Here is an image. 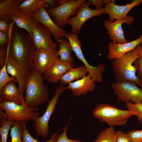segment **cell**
Returning a JSON list of instances; mask_svg holds the SVG:
<instances>
[{
	"label": "cell",
	"instance_id": "cell-1",
	"mask_svg": "<svg viewBox=\"0 0 142 142\" xmlns=\"http://www.w3.org/2000/svg\"><path fill=\"white\" fill-rule=\"evenodd\" d=\"M9 33V40L7 54L14 59L28 74L33 68L36 47L33 38L24 29L16 25L10 26Z\"/></svg>",
	"mask_w": 142,
	"mask_h": 142
},
{
	"label": "cell",
	"instance_id": "cell-2",
	"mask_svg": "<svg viewBox=\"0 0 142 142\" xmlns=\"http://www.w3.org/2000/svg\"><path fill=\"white\" fill-rule=\"evenodd\" d=\"M49 87L43 74L34 69L28 74L25 87V103L30 108L38 107L48 102Z\"/></svg>",
	"mask_w": 142,
	"mask_h": 142
},
{
	"label": "cell",
	"instance_id": "cell-3",
	"mask_svg": "<svg viewBox=\"0 0 142 142\" xmlns=\"http://www.w3.org/2000/svg\"><path fill=\"white\" fill-rule=\"evenodd\" d=\"M141 54L142 43L132 50L113 60L111 70L116 82L130 81L140 86L141 80L136 75V72L133 64Z\"/></svg>",
	"mask_w": 142,
	"mask_h": 142
},
{
	"label": "cell",
	"instance_id": "cell-4",
	"mask_svg": "<svg viewBox=\"0 0 142 142\" xmlns=\"http://www.w3.org/2000/svg\"><path fill=\"white\" fill-rule=\"evenodd\" d=\"M94 116L110 127L124 125L134 115L130 110L118 109L111 104L101 103L97 105L93 111Z\"/></svg>",
	"mask_w": 142,
	"mask_h": 142
},
{
	"label": "cell",
	"instance_id": "cell-5",
	"mask_svg": "<svg viewBox=\"0 0 142 142\" xmlns=\"http://www.w3.org/2000/svg\"><path fill=\"white\" fill-rule=\"evenodd\" d=\"M0 106L5 111L8 120H13L27 124L39 116L38 107L30 108L25 104H18L0 98Z\"/></svg>",
	"mask_w": 142,
	"mask_h": 142
},
{
	"label": "cell",
	"instance_id": "cell-6",
	"mask_svg": "<svg viewBox=\"0 0 142 142\" xmlns=\"http://www.w3.org/2000/svg\"><path fill=\"white\" fill-rule=\"evenodd\" d=\"M66 89V87L60 85L56 88L54 96L48 102L46 111L40 117H38L34 121L32 127L39 136L45 139L49 133V122L52 114L54 113L60 95Z\"/></svg>",
	"mask_w": 142,
	"mask_h": 142
},
{
	"label": "cell",
	"instance_id": "cell-7",
	"mask_svg": "<svg viewBox=\"0 0 142 142\" xmlns=\"http://www.w3.org/2000/svg\"><path fill=\"white\" fill-rule=\"evenodd\" d=\"M111 86L119 102L142 103V89L134 82L123 81L111 83Z\"/></svg>",
	"mask_w": 142,
	"mask_h": 142
},
{
	"label": "cell",
	"instance_id": "cell-8",
	"mask_svg": "<svg viewBox=\"0 0 142 142\" xmlns=\"http://www.w3.org/2000/svg\"><path fill=\"white\" fill-rule=\"evenodd\" d=\"M86 0H67L64 4L52 9H46L50 17L59 27L63 28L67 24L70 17L76 14Z\"/></svg>",
	"mask_w": 142,
	"mask_h": 142
},
{
	"label": "cell",
	"instance_id": "cell-9",
	"mask_svg": "<svg viewBox=\"0 0 142 142\" xmlns=\"http://www.w3.org/2000/svg\"><path fill=\"white\" fill-rule=\"evenodd\" d=\"M90 4L89 1L83 3L78 9L75 16L68 19L67 24L71 26L72 33L78 35L82 25L87 21L105 13L104 8L93 9L89 7Z\"/></svg>",
	"mask_w": 142,
	"mask_h": 142
},
{
	"label": "cell",
	"instance_id": "cell-10",
	"mask_svg": "<svg viewBox=\"0 0 142 142\" xmlns=\"http://www.w3.org/2000/svg\"><path fill=\"white\" fill-rule=\"evenodd\" d=\"M31 28L36 48L51 50L56 49L57 44L52 40L51 33L45 26L33 20Z\"/></svg>",
	"mask_w": 142,
	"mask_h": 142
},
{
	"label": "cell",
	"instance_id": "cell-11",
	"mask_svg": "<svg viewBox=\"0 0 142 142\" xmlns=\"http://www.w3.org/2000/svg\"><path fill=\"white\" fill-rule=\"evenodd\" d=\"M60 59L56 49L47 50L42 48H36L33 69L43 74Z\"/></svg>",
	"mask_w": 142,
	"mask_h": 142
},
{
	"label": "cell",
	"instance_id": "cell-12",
	"mask_svg": "<svg viewBox=\"0 0 142 142\" xmlns=\"http://www.w3.org/2000/svg\"><path fill=\"white\" fill-rule=\"evenodd\" d=\"M134 17L128 15L125 18L116 20L111 22L108 20L105 21L103 23L104 27L108 31L110 39L113 41L116 42L119 44H122L128 42L125 39L122 26L124 23L130 25L134 21Z\"/></svg>",
	"mask_w": 142,
	"mask_h": 142
},
{
	"label": "cell",
	"instance_id": "cell-13",
	"mask_svg": "<svg viewBox=\"0 0 142 142\" xmlns=\"http://www.w3.org/2000/svg\"><path fill=\"white\" fill-rule=\"evenodd\" d=\"M30 17L37 22L47 27L51 32L57 43H58L61 37H65L67 34L63 28L59 27L52 20L45 8L38 9Z\"/></svg>",
	"mask_w": 142,
	"mask_h": 142
},
{
	"label": "cell",
	"instance_id": "cell-14",
	"mask_svg": "<svg viewBox=\"0 0 142 142\" xmlns=\"http://www.w3.org/2000/svg\"><path fill=\"white\" fill-rule=\"evenodd\" d=\"M112 1L105 4L104 8L105 13L109 15L108 20L111 22L115 19L119 20L125 18L131 9L142 3V0H133L131 1L130 3L121 6L115 4L114 2L115 1Z\"/></svg>",
	"mask_w": 142,
	"mask_h": 142
},
{
	"label": "cell",
	"instance_id": "cell-15",
	"mask_svg": "<svg viewBox=\"0 0 142 142\" xmlns=\"http://www.w3.org/2000/svg\"><path fill=\"white\" fill-rule=\"evenodd\" d=\"M141 43L142 34L138 38L124 44H119L116 42L113 41L110 42L108 44L109 51L107 57L109 60H113L133 50Z\"/></svg>",
	"mask_w": 142,
	"mask_h": 142
},
{
	"label": "cell",
	"instance_id": "cell-16",
	"mask_svg": "<svg viewBox=\"0 0 142 142\" xmlns=\"http://www.w3.org/2000/svg\"><path fill=\"white\" fill-rule=\"evenodd\" d=\"M73 67L74 62H65L60 59L43 73V76L44 79L49 83H56L59 81L63 74Z\"/></svg>",
	"mask_w": 142,
	"mask_h": 142
},
{
	"label": "cell",
	"instance_id": "cell-17",
	"mask_svg": "<svg viewBox=\"0 0 142 142\" xmlns=\"http://www.w3.org/2000/svg\"><path fill=\"white\" fill-rule=\"evenodd\" d=\"M95 82L89 74L75 82H70L66 87L70 89L73 95L79 96L82 94L86 95L89 92H94Z\"/></svg>",
	"mask_w": 142,
	"mask_h": 142
},
{
	"label": "cell",
	"instance_id": "cell-18",
	"mask_svg": "<svg viewBox=\"0 0 142 142\" xmlns=\"http://www.w3.org/2000/svg\"><path fill=\"white\" fill-rule=\"evenodd\" d=\"M7 70L11 77L16 78L18 84L20 93L23 95L25 92L26 82L28 74L21 69L16 61L7 54Z\"/></svg>",
	"mask_w": 142,
	"mask_h": 142
},
{
	"label": "cell",
	"instance_id": "cell-19",
	"mask_svg": "<svg viewBox=\"0 0 142 142\" xmlns=\"http://www.w3.org/2000/svg\"><path fill=\"white\" fill-rule=\"evenodd\" d=\"M5 19L14 22L18 27L26 30L33 38L31 26L33 19L30 17L25 15L16 8L10 12Z\"/></svg>",
	"mask_w": 142,
	"mask_h": 142
},
{
	"label": "cell",
	"instance_id": "cell-20",
	"mask_svg": "<svg viewBox=\"0 0 142 142\" xmlns=\"http://www.w3.org/2000/svg\"><path fill=\"white\" fill-rule=\"evenodd\" d=\"M0 98L18 104H25L23 95L13 82L7 83L0 90Z\"/></svg>",
	"mask_w": 142,
	"mask_h": 142
},
{
	"label": "cell",
	"instance_id": "cell-21",
	"mask_svg": "<svg viewBox=\"0 0 142 142\" xmlns=\"http://www.w3.org/2000/svg\"><path fill=\"white\" fill-rule=\"evenodd\" d=\"M47 7L48 6L46 0H24L17 9L30 17L38 9Z\"/></svg>",
	"mask_w": 142,
	"mask_h": 142
},
{
	"label": "cell",
	"instance_id": "cell-22",
	"mask_svg": "<svg viewBox=\"0 0 142 142\" xmlns=\"http://www.w3.org/2000/svg\"><path fill=\"white\" fill-rule=\"evenodd\" d=\"M88 73L87 69L84 65L76 68H72L61 77L59 81L60 85L63 86L74 80L79 79L87 75Z\"/></svg>",
	"mask_w": 142,
	"mask_h": 142
},
{
	"label": "cell",
	"instance_id": "cell-23",
	"mask_svg": "<svg viewBox=\"0 0 142 142\" xmlns=\"http://www.w3.org/2000/svg\"><path fill=\"white\" fill-rule=\"evenodd\" d=\"M57 45L59 48L58 54L60 59L66 62H74V59L72 55V49L69 41L64 37H61Z\"/></svg>",
	"mask_w": 142,
	"mask_h": 142
},
{
	"label": "cell",
	"instance_id": "cell-24",
	"mask_svg": "<svg viewBox=\"0 0 142 142\" xmlns=\"http://www.w3.org/2000/svg\"><path fill=\"white\" fill-rule=\"evenodd\" d=\"M117 132L113 127L107 128L101 131L93 142H115Z\"/></svg>",
	"mask_w": 142,
	"mask_h": 142
},
{
	"label": "cell",
	"instance_id": "cell-25",
	"mask_svg": "<svg viewBox=\"0 0 142 142\" xmlns=\"http://www.w3.org/2000/svg\"><path fill=\"white\" fill-rule=\"evenodd\" d=\"M24 0H6L0 2V17L5 18L12 10L16 8Z\"/></svg>",
	"mask_w": 142,
	"mask_h": 142
},
{
	"label": "cell",
	"instance_id": "cell-26",
	"mask_svg": "<svg viewBox=\"0 0 142 142\" xmlns=\"http://www.w3.org/2000/svg\"><path fill=\"white\" fill-rule=\"evenodd\" d=\"M25 124H27L15 121V124L11 128L10 134L11 142H23L21 136Z\"/></svg>",
	"mask_w": 142,
	"mask_h": 142
},
{
	"label": "cell",
	"instance_id": "cell-27",
	"mask_svg": "<svg viewBox=\"0 0 142 142\" xmlns=\"http://www.w3.org/2000/svg\"><path fill=\"white\" fill-rule=\"evenodd\" d=\"M27 124L24 125L23 129L22 134V138L23 142H40L34 138L30 134L27 127ZM58 131L52 134L48 140L44 142H56L60 134H58Z\"/></svg>",
	"mask_w": 142,
	"mask_h": 142
},
{
	"label": "cell",
	"instance_id": "cell-28",
	"mask_svg": "<svg viewBox=\"0 0 142 142\" xmlns=\"http://www.w3.org/2000/svg\"><path fill=\"white\" fill-rule=\"evenodd\" d=\"M15 123V121L13 120H8L3 123L0 127V142H7L9 130Z\"/></svg>",
	"mask_w": 142,
	"mask_h": 142
},
{
	"label": "cell",
	"instance_id": "cell-29",
	"mask_svg": "<svg viewBox=\"0 0 142 142\" xmlns=\"http://www.w3.org/2000/svg\"><path fill=\"white\" fill-rule=\"evenodd\" d=\"M125 106L128 110L137 116L138 120L142 124V103H133L126 102Z\"/></svg>",
	"mask_w": 142,
	"mask_h": 142
},
{
	"label": "cell",
	"instance_id": "cell-30",
	"mask_svg": "<svg viewBox=\"0 0 142 142\" xmlns=\"http://www.w3.org/2000/svg\"><path fill=\"white\" fill-rule=\"evenodd\" d=\"M7 70V62L0 70V90L6 84L11 82H17L15 78L10 77Z\"/></svg>",
	"mask_w": 142,
	"mask_h": 142
},
{
	"label": "cell",
	"instance_id": "cell-31",
	"mask_svg": "<svg viewBox=\"0 0 142 142\" xmlns=\"http://www.w3.org/2000/svg\"><path fill=\"white\" fill-rule=\"evenodd\" d=\"M126 134L133 142H142V129L131 130Z\"/></svg>",
	"mask_w": 142,
	"mask_h": 142
},
{
	"label": "cell",
	"instance_id": "cell-32",
	"mask_svg": "<svg viewBox=\"0 0 142 142\" xmlns=\"http://www.w3.org/2000/svg\"><path fill=\"white\" fill-rule=\"evenodd\" d=\"M69 122L67 124L63 129V132L59 135L57 140L56 142H84L79 140L70 139L67 137V132Z\"/></svg>",
	"mask_w": 142,
	"mask_h": 142
},
{
	"label": "cell",
	"instance_id": "cell-33",
	"mask_svg": "<svg viewBox=\"0 0 142 142\" xmlns=\"http://www.w3.org/2000/svg\"><path fill=\"white\" fill-rule=\"evenodd\" d=\"M138 77L140 79L142 78V54L140 55L134 63Z\"/></svg>",
	"mask_w": 142,
	"mask_h": 142
},
{
	"label": "cell",
	"instance_id": "cell-34",
	"mask_svg": "<svg viewBox=\"0 0 142 142\" xmlns=\"http://www.w3.org/2000/svg\"><path fill=\"white\" fill-rule=\"evenodd\" d=\"M9 40V33L0 31V48H7Z\"/></svg>",
	"mask_w": 142,
	"mask_h": 142
},
{
	"label": "cell",
	"instance_id": "cell-35",
	"mask_svg": "<svg viewBox=\"0 0 142 142\" xmlns=\"http://www.w3.org/2000/svg\"><path fill=\"white\" fill-rule=\"evenodd\" d=\"M117 132V136L115 142H133L124 132L119 130Z\"/></svg>",
	"mask_w": 142,
	"mask_h": 142
},
{
	"label": "cell",
	"instance_id": "cell-36",
	"mask_svg": "<svg viewBox=\"0 0 142 142\" xmlns=\"http://www.w3.org/2000/svg\"><path fill=\"white\" fill-rule=\"evenodd\" d=\"M9 21V20L4 18H0V31L9 32L10 24Z\"/></svg>",
	"mask_w": 142,
	"mask_h": 142
},
{
	"label": "cell",
	"instance_id": "cell-37",
	"mask_svg": "<svg viewBox=\"0 0 142 142\" xmlns=\"http://www.w3.org/2000/svg\"><path fill=\"white\" fill-rule=\"evenodd\" d=\"M7 48H0V66L2 68L7 62Z\"/></svg>",
	"mask_w": 142,
	"mask_h": 142
},
{
	"label": "cell",
	"instance_id": "cell-38",
	"mask_svg": "<svg viewBox=\"0 0 142 142\" xmlns=\"http://www.w3.org/2000/svg\"><path fill=\"white\" fill-rule=\"evenodd\" d=\"M4 109L0 106V126H1L3 123L6 121L8 120V118L6 113L3 111Z\"/></svg>",
	"mask_w": 142,
	"mask_h": 142
},
{
	"label": "cell",
	"instance_id": "cell-39",
	"mask_svg": "<svg viewBox=\"0 0 142 142\" xmlns=\"http://www.w3.org/2000/svg\"><path fill=\"white\" fill-rule=\"evenodd\" d=\"M103 0H90L89 1L91 4L94 6L97 9H101L102 7Z\"/></svg>",
	"mask_w": 142,
	"mask_h": 142
},
{
	"label": "cell",
	"instance_id": "cell-40",
	"mask_svg": "<svg viewBox=\"0 0 142 142\" xmlns=\"http://www.w3.org/2000/svg\"><path fill=\"white\" fill-rule=\"evenodd\" d=\"M49 9L55 8L59 6L58 0H46Z\"/></svg>",
	"mask_w": 142,
	"mask_h": 142
},
{
	"label": "cell",
	"instance_id": "cell-41",
	"mask_svg": "<svg viewBox=\"0 0 142 142\" xmlns=\"http://www.w3.org/2000/svg\"><path fill=\"white\" fill-rule=\"evenodd\" d=\"M141 80L140 83V88L142 89V78Z\"/></svg>",
	"mask_w": 142,
	"mask_h": 142
}]
</instances>
